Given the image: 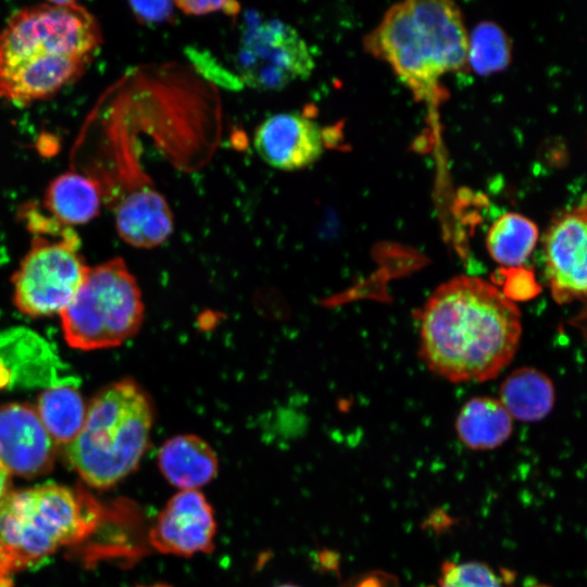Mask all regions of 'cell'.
<instances>
[{
	"label": "cell",
	"mask_w": 587,
	"mask_h": 587,
	"mask_svg": "<svg viewBox=\"0 0 587 587\" xmlns=\"http://www.w3.org/2000/svg\"><path fill=\"white\" fill-rule=\"evenodd\" d=\"M419 321L421 358L453 383L496 377L513 359L522 334L513 301L486 280L466 275L436 288Z\"/></svg>",
	"instance_id": "1"
},
{
	"label": "cell",
	"mask_w": 587,
	"mask_h": 587,
	"mask_svg": "<svg viewBox=\"0 0 587 587\" xmlns=\"http://www.w3.org/2000/svg\"><path fill=\"white\" fill-rule=\"evenodd\" d=\"M96 17L75 1L16 11L0 28V97L27 104L76 80L101 45Z\"/></svg>",
	"instance_id": "2"
},
{
	"label": "cell",
	"mask_w": 587,
	"mask_h": 587,
	"mask_svg": "<svg viewBox=\"0 0 587 587\" xmlns=\"http://www.w3.org/2000/svg\"><path fill=\"white\" fill-rule=\"evenodd\" d=\"M469 34L451 1L409 0L392 5L366 36L365 48L412 88L426 91L467 64Z\"/></svg>",
	"instance_id": "3"
},
{
	"label": "cell",
	"mask_w": 587,
	"mask_h": 587,
	"mask_svg": "<svg viewBox=\"0 0 587 587\" xmlns=\"http://www.w3.org/2000/svg\"><path fill=\"white\" fill-rule=\"evenodd\" d=\"M154 419L148 392L132 378L99 391L84 426L63 448L70 466L95 488H109L133 473L145 454Z\"/></svg>",
	"instance_id": "4"
},
{
	"label": "cell",
	"mask_w": 587,
	"mask_h": 587,
	"mask_svg": "<svg viewBox=\"0 0 587 587\" xmlns=\"http://www.w3.org/2000/svg\"><path fill=\"white\" fill-rule=\"evenodd\" d=\"M97 505L82 491L42 484L0 500V548L21 569L79 542L96 527Z\"/></svg>",
	"instance_id": "5"
},
{
	"label": "cell",
	"mask_w": 587,
	"mask_h": 587,
	"mask_svg": "<svg viewBox=\"0 0 587 587\" xmlns=\"http://www.w3.org/2000/svg\"><path fill=\"white\" fill-rule=\"evenodd\" d=\"M61 319L66 342L80 350L115 347L134 336L143 303L125 262L115 258L89 268Z\"/></svg>",
	"instance_id": "6"
},
{
	"label": "cell",
	"mask_w": 587,
	"mask_h": 587,
	"mask_svg": "<svg viewBox=\"0 0 587 587\" xmlns=\"http://www.w3.org/2000/svg\"><path fill=\"white\" fill-rule=\"evenodd\" d=\"M79 239L70 228L53 238L36 235L13 276V299L29 316H49L68 305L88 272Z\"/></svg>",
	"instance_id": "7"
},
{
	"label": "cell",
	"mask_w": 587,
	"mask_h": 587,
	"mask_svg": "<svg viewBox=\"0 0 587 587\" xmlns=\"http://www.w3.org/2000/svg\"><path fill=\"white\" fill-rule=\"evenodd\" d=\"M235 66L246 86L260 91H277L308 78L314 68V58L296 28L270 18L245 28Z\"/></svg>",
	"instance_id": "8"
},
{
	"label": "cell",
	"mask_w": 587,
	"mask_h": 587,
	"mask_svg": "<svg viewBox=\"0 0 587 587\" xmlns=\"http://www.w3.org/2000/svg\"><path fill=\"white\" fill-rule=\"evenodd\" d=\"M546 273L559 303L587 297V199L560 213L544 238Z\"/></svg>",
	"instance_id": "9"
},
{
	"label": "cell",
	"mask_w": 587,
	"mask_h": 587,
	"mask_svg": "<svg viewBox=\"0 0 587 587\" xmlns=\"http://www.w3.org/2000/svg\"><path fill=\"white\" fill-rule=\"evenodd\" d=\"M216 520L212 505L199 490H180L159 513L149 533L161 553L191 557L214 549Z\"/></svg>",
	"instance_id": "10"
},
{
	"label": "cell",
	"mask_w": 587,
	"mask_h": 587,
	"mask_svg": "<svg viewBox=\"0 0 587 587\" xmlns=\"http://www.w3.org/2000/svg\"><path fill=\"white\" fill-rule=\"evenodd\" d=\"M55 450L36 409L17 402L0 405V464L10 475L29 478L48 473Z\"/></svg>",
	"instance_id": "11"
},
{
	"label": "cell",
	"mask_w": 587,
	"mask_h": 587,
	"mask_svg": "<svg viewBox=\"0 0 587 587\" xmlns=\"http://www.w3.org/2000/svg\"><path fill=\"white\" fill-rule=\"evenodd\" d=\"M253 146L259 157L280 171H298L315 163L324 151L320 125L299 112L266 117L255 129Z\"/></svg>",
	"instance_id": "12"
},
{
	"label": "cell",
	"mask_w": 587,
	"mask_h": 587,
	"mask_svg": "<svg viewBox=\"0 0 587 587\" xmlns=\"http://www.w3.org/2000/svg\"><path fill=\"white\" fill-rule=\"evenodd\" d=\"M115 225L121 238L138 248H153L173 233V214L155 190L142 188L126 193L115 204Z\"/></svg>",
	"instance_id": "13"
},
{
	"label": "cell",
	"mask_w": 587,
	"mask_h": 587,
	"mask_svg": "<svg viewBox=\"0 0 587 587\" xmlns=\"http://www.w3.org/2000/svg\"><path fill=\"white\" fill-rule=\"evenodd\" d=\"M158 465L165 479L182 490H198L213 480L218 470L215 451L191 434L167 439L159 450Z\"/></svg>",
	"instance_id": "14"
},
{
	"label": "cell",
	"mask_w": 587,
	"mask_h": 587,
	"mask_svg": "<svg viewBox=\"0 0 587 587\" xmlns=\"http://www.w3.org/2000/svg\"><path fill=\"white\" fill-rule=\"evenodd\" d=\"M101 200L102 191L95 179L67 171L50 182L42 205L60 224L71 227L95 218L99 214Z\"/></svg>",
	"instance_id": "15"
},
{
	"label": "cell",
	"mask_w": 587,
	"mask_h": 587,
	"mask_svg": "<svg viewBox=\"0 0 587 587\" xmlns=\"http://www.w3.org/2000/svg\"><path fill=\"white\" fill-rule=\"evenodd\" d=\"M455 429L466 447L473 450H490L510 438L513 423L511 415L499 400L477 397L461 408Z\"/></svg>",
	"instance_id": "16"
},
{
	"label": "cell",
	"mask_w": 587,
	"mask_h": 587,
	"mask_svg": "<svg viewBox=\"0 0 587 587\" xmlns=\"http://www.w3.org/2000/svg\"><path fill=\"white\" fill-rule=\"evenodd\" d=\"M511 417L523 422L545 419L555 401L551 379L533 367L513 371L500 387V400Z\"/></svg>",
	"instance_id": "17"
},
{
	"label": "cell",
	"mask_w": 587,
	"mask_h": 587,
	"mask_svg": "<svg viewBox=\"0 0 587 587\" xmlns=\"http://www.w3.org/2000/svg\"><path fill=\"white\" fill-rule=\"evenodd\" d=\"M35 409L55 445L63 448L80 433L87 414L80 391L70 383H60L43 390Z\"/></svg>",
	"instance_id": "18"
},
{
	"label": "cell",
	"mask_w": 587,
	"mask_h": 587,
	"mask_svg": "<svg viewBox=\"0 0 587 587\" xmlns=\"http://www.w3.org/2000/svg\"><path fill=\"white\" fill-rule=\"evenodd\" d=\"M537 240L536 224L522 214L509 212L490 226L486 246L497 263L519 267L533 252Z\"/></svg>",
	"instance_id": "19"
},
{
	"label": "cell",
	"mask_w": 587,
	"mask_h": 587,
	"mask_svg": "<svg viewBox=\"0 0 587 587\" xmlns=\"http://www.w3.org/2000/svg\"><path fill=\"white\" fill-rule=\"evenodd\" d=\"M511 61V42L504 30L492 22L476 25L467 43V63L477 74L504 70Z\"/></svg>",
	"instance_id": "20"
},
{
	"label": "cell",
	"mask_w": 587,
	"mask_h": 587,
	"mask_svg": "<svg viewBox=\"0 0 587 587\" xmlns=\"http://www.w3.org/2000/svg\"><path fill=\"white\" fill-rule=\"evenodd\" d=\"M509 575L479 561H446L436 587H509Z\"/></svg>",
	"instance_id": "21"
},
{
	"label": "cell",
	"mask_w": 587,
	"mask_h": 587,
	"mask_svg": "<svg viewBox=\"0 0 587 587\" xmlns=\"http://www.w3.org/2000/svg\"><path fill=\"white\" fill-rule=\"evenodd\" d=\"M129 7L135 17L146 25H159L174 17L173 1H130Z\"/></svg>",
	"instance_id": "22"
},
{
	"label": "cell",
	"mask_w": 587,
	"mask_h": 587,
	"mask_svg": "<svg viewBox=\"0 0 587 587\" xmlns=\"http://www.w3.org/2000/svg\"><path fill=\"white\" fill-rule=\"evenodd\" d=\"M509 270L508 274L502 272L505 277L503 295L507 298L525 300L538 292V285L529 271L520 267H509Z\"/></svg>",
	"instance_id": "23"
},
{
	"label": "cell",
	"mask_w": 587,
	"mask_h": 587,
	"mask_svg": "<svg viewBox=\"0 0 587 587\" xmlns=\"http://www.w3.org/2000/svg\"><path fill=\"white\" fill-rule=\"evenodd\" d=\"M177 9L185 14L201 16L215 12L236 15L240 11L239 3L235 1H174Z\"/></svg>",
	"instance_id": "24"
},
{
	"label": "cell",
	"mask_w": 587,
	"mask_h": 587,
	"mask_svg": "<svg viewBox=\"0 0 587 587\" xmlns=\"http://www.w3.org/2000/svg\"><path fill=\"white\" fill-rule=\"evenodd\" d=\"M15 571H17V569L14 562L0 548V587H10L12 575Z\"/></svg>",
	"instance_id": "25"
},
{
	"label": "cell",
	"mask_w": 587,
	"mask_h": 587,
	"mask_svg": "<svg viewBox=\"0 0 587 587\" xmlns=\"http://www.w3.org/2000/svg\"><path fill=\"white\" fill-rule=\"evenodd\" d=\"M10 474L0 464V500L9 492Z\"/></svg>",
	"instance_id": "26"
},
{
	"label": "cell",
	"mask_w": 587,
	"mask_h": 587,
	"mask_svg": "<svg viewBox=\"0 0 587 587\" xmlns=\"http://www.w3.org/2000/svg\"><path fill=\"white\" fill-rule=\"evenodd\" d=\"M137 587H172V586L167 584H152V585L137 586Z\"/></svg>",
	"instance_id": "27"
},
{
	"label": "cell",
	"mask_w": 587,
	"mask_h": 587,
	"mask_svg": "<svg viewBox=\"0 0 587 587\" xmlns=\"http://www.w3.org/2000/svg\"><path fill=\"white\" fill-rule=\"evenodd\" d=\"M276 587H299V586L292 585V584H283V585L276 586Z\"/></svg>",
	"instance_id": "28"
},
{
	"label": "cell",
	"mask_w": 587,
	"mask_h": 587,
	"mask_svg": "<svg viewBox=\"0 0 587 587\" xmlns=\"http://www.w3.org/2000/svg\"><path fill=\"white\" fill-rule=\"evenodd\" d=\"M535 587H550V586H547V585H539V586H535Z\"/></svg>",
	"instance_id": "29"
}]
</instances>
